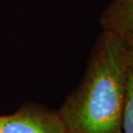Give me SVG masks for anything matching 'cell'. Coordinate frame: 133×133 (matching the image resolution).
Instances as JSON below:
<instances>
[{
  "instance_id": "6da1fadb",
  "label": "cell",
  "mask_w": 133,
  "mask_h": 133,
  "mask_svg": "<svg viewBox=\"0 0 133 133\" xmlns=\"http://www.w3.org/2000/svg\"><path fill=\"white\" fill-rule=\"evenodd\" d=\"M129 67L124 37L102 30L83 80L58 111L66 133H122Z\"/></svg>"
},
{
  "instance_id": "7a4b0ae2",
  "label": "cell",
  "mask_w": 133,
  "mask_h": 133,
  "mask_svg": "<svg viewBox=\"0 0 133 133\" xmlns=\"http://www.w3.org/2000/svg\"><path fill=\"white\" fill-rule=\"evenodd\" d=\"M0 133H66L58 111L28 104L15 114L0 115Z\"/></svg>"
},
{
  "instance_id": "3957f363",
  "label": "cell",
  "mask_w": 133,
  "mask_h": 133,
  "mask_svg": "<svg viewBox=\"0 0 133 133\" xmlns=\"http://www.w3.org/2000/svg\"><path fill=\"white\" fill-rule=\"evenodd\" d=\"M100 24L102 30L133 35V0H112L101 14Z\"/></svg>"
},
{
  "instance_id": "277c9868",
  "label": "cell",
  "mask_w": 133,
  "mask_h": 133,
  "mask_svg": "<svg viewBox=\"0 0 133 133\" xmlns=\"http://www.w3.org/2000/svg\"><path fill=\"white\" fill-rule=\"evenodd\" d=\"M122 133H133V68L129 67L122 120Z\"/></svg>"
},
{
  "instance_id": "5b68a950",
  "label": "cell",
  "mask_w": 133,
  "mask_h": 133,
  "mask_svg": "<svg viewBox=\"0 0 133 133\" xmlns=\"http://www.w3.org/2000/svg\"><path fill=\"white\" fill-rule=\"evenodd\" d=\"M121 36L124 37L126 43L127 55H128V58H129L130 67L133 68V35H125Z\"/></svg>"
}]
</instances>
